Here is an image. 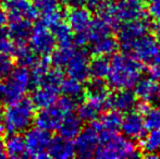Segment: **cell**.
Listing matches in <instances>:
<instances>
[{
    "mask_svg": "<svg viewBox=\"0 0 160 159\" xmlns=\"http://www.w3.org/2000/svg\"><path fill=\"white\" fill-rule=\"evenodd\" d=\"M158 84L152 77L139 79L134 85V94L137 99L144 102H150L156 99Z\"/></svg>",
    "mask_w": 160,
    "mask_h": 159,
    "instance_id": "21",
    "label": "cell"
},
{
    "mask_svg": "<svg viewBox=\"0 0 160 159\" xmlns=\"http://www.w3.org/2000/svg\"><path fill=\"white\" fill-rule=\"evenodd\" d=\"M137 111L142 115L146 130L160 129V107L149 106L148 102H142L137 106Z\"/></svg>",
    "mask_w": 160,
    "mask_h": 159,
    "instance_id": "24",
    "label": "cell"
},
{
    "mask_svg": "<svg viewBox=\"0 0 160 159\" xmlns=\"http://www.w3.org/2000/svg\"><path fill=\"white\" fill-rule=\"evenodd\" d=\"M63 73L61 72V69L56 68V69H49L45 75L39 81L37 86H45L49 87V88L56 89L59 92L60 84H61L62 80H63Z\"/></svg>",
    "mask_w": 160,
    "mask_h": 159,
    "instance_id": "35",
    "label": "cell"
},
{
    "mask_svg": "<svg viewBox=\"0 0 160 159\" xmlns=\"http://www.w3.org/2000/svg\"><path fill=\"white\" fill-rule=\"evenodd\" d=\"M150 30V23L147 17L124 22L118 31L119 47L124 52H130L133 42L143 35L147 34Z\"/></svg>",
    "mask_w": 160,
    "mask_h": 159,
    "instance_id": "5",
    "label": "cell"
},
{
    "mask_svg": "<svg viewBox=\"0 0 160 159\" xmlns=\"http://www.w3.org/2000/svg\"><path fill=\"white\" fill-rule=\"evenodd\" d=\"M102 2V0H87L86 1V6L88 7V9L91 10H95L100 6V3Z\"/></svg>",
    "mask_w": 160,
    "mask_h": 159,
    "instance_id": "44",
    "label": "cell"
},
{
    "mask_svg": "<svg viewBox=\"0 0 160 159\" xmlns=\"http://www.w3.org/2000/svg\"><path fill=\"white\" fill-rule=\"evenodd\" d=\"M4 1H6L4 9L8 13V17H10L11 19L23 17L32 21L38 15L30 0H4Z\"/></svg>",
    "mask_w": 160,
    "mask_h": 159,
    "instance_id": "17",
    "label": "cell"
},
{
    "mask_svg": "<svg viewBox=\"0 0 160 159\" xmlns=\"http://www.w3.org/2000/svg\"><path fill=\"white\" fill-rule=\"evenodd\" d=\"M88 55L84 49H74L72 57L65 66V70L70 77H73L81 82H84L88 79Z\"/></svg>",
    "mask_w": 160,
    "mask_h": 159,
    "instance_id": "11",
    "label": "cell"
},
{
    "mask_svg": "<svg viewBox=\"0 0 160 159\" xmlns=\"http://www.w3.org/2000/svg\"><path fill=\"white\" fill-rule=\"evenodd\" d=\"M55 104L63 111L65 115L73 112L74 109L76 108V99H73V98L69 97V96H65V95L56 100Z\"/></svg>",
    "mask_w": 160,
    "mask_h": 159,
    "instance_id": "39",
    "label": "cell"
},
{
    "mask_svg": "<svg viewBox=\"0 0 160 159\" xmlns=\"http://www.w3.org/2000/svg\"><path fill=\"white\" fill-rule=\"evenodd\" d=\"M74 49L71 46H64V47H60L57 50H53L52 52V58H51V62L55 64L56 68L59 69H64L67 63L69 62L70 58L72 57L74 52Z\"/></svg>",
    "mask_w": 160,
    "mask_h": 159,
    "instance_id": "36",
    "label": "cell"
},
{
    "mask_svg": "<svg viewBox=\"0 0 160 159\" xmlns=\"http://www.w3.org/2000/svg\"><path fill=\"white\" fill-rule=\"evenodd\" d=\"M31 72L26 67L13 69L7 77V81L2 84V99L7 102L19 100L25 96L32 85Z\"/></svg>",
    "mask_w": 160,
    "mask_h": 159,
    "instance_id": "4",
    "label": "cell"
},
{
    "mask_svg": "<svg viewBox=\"0 0 160 159\" xmlns=\"http://www.w3.org/2000/svg\"><path fill=\"white\" fill-rule=\"evenodd\" d=\"M146 9L152 19L157 22L160 21V0H148Z\"/></svg>",
    "mask_w": 160,
    "mask_h": 159,
    "instance_id": "40",
    "label": "cell"
},
{
    "mask_svg": "<svg viewBox=\"0 0 160 159\" xmlns=\"http://www.w3.org/2000/svg\"><path fill=\"white\" fill-rule=\"evenodd\" d=\"M14 50H15L14 42L10 38V36H9L6 31L0 28V52L12 55V53H14Z\"/></svg>",
    "mask_w": 160,
    "mask_h": 159,
    "instance_id": "38",
    "label": "cell"
},
{
    "mask_svg": "<svg viewBox=\"0 0 160 159\" xmlns=\"http://www.w3.org/2000/svg\"><path fill=\"white\" fill-rule=\"evenodd\" d=\"M148 73H149V77H152V79H160V49L157 52L156 57L152 59Z\"/></svg>",
    "mask_w": 160,
    "mask_h": 159,
    "instance_id": "41",
    "label": "cell"
},
{
    "mask_svg": "<svg viewBox=\"0 0 160 159\" xmlns=\"http://www.w3.org/2000/svg\"><path fill=\"white\" fill-rule=\"evenodd\" d=\"M1 1H4V0H0V2H1Z\"/></svg>",
    "mask_w": 160,
    "mask_h": 159,
    "instance_id": "51",
    "label": "cell"
},
{
    "mask_svg": "<svg viewBox=\"0 0 160 159\" xmlns=\"http://www.w3.org/2000/svg\"><path fill=\"white\" fill-rule=\"evenodd\" d=\"M144 67L133 56L120 53L114 55L110 61L107 75L108 86L112 89H131L141 79Z\"/></svg>",
    "mask_w": 160,
    "mask_h": 159,
    "instance_id": "1",
    "label": "cell"
},
{
    "mask_svg": "<svg viewBox=\"0 0 160 159\" xmlns=\"http://www.w3.org/2000/svg\"><path fill=\"white\" fill-rule=\"evenodd\" d=\"M159 156H160V155H159Z\"/></svg>",
    "mask_w": 160,
    "mask_h": 159,
    "instance_id": "52",
    "label": "cell"
},
{
    "mask_svg": "<svg viewBox=\"0 0 160 159\" xmlns=\"http://www.w3.org/2000/svg\"><path fill=\"white\" fill-rule=\"evenodd\" d=\"M28 40L31 42V47L36 51V53L42 57H48L49 55H51L57 45L50 27H48L42 22L37 23L32 28Z\"/></svg>",
    "mask_w": 160,
    "mask_h": 159,
    "instance_id": "7",
    "label": "cell"
},
{
    "mask_svg": "<svg viewBox=\"0 0 160 159\" xmlns=\"http://www.w3.org/2000/svg\"><path fill=\"white\" fill-rule=\"evenodd\" d=\"M158 50V42L156 38L149 34H145L133 42L130 52L142 63H149L156 57Z\"/></svg>",
    "mask_w": 160,
    "mask_h": 159,
    "instance_id": "10",
    "label": "cell"
},
{
    "mask_svg": "<svg viewBox=\"0 0 160 159\" xmlns=\"http://www.w3.org/2000/svg\"><path fill=\"white\" fill-rule=\"evenodd\" d=\"M6 157V152H4V144L3 141L0 138V158Z\"/></svg>",
    "mask_w": 160,
    "mask_h": 159,
    "instance_id": "46",
    "label": "cell"
},
{
    "mask_svg": "<svg viewBox=\"0 0 160 159\" xmlns=\"http://www.w3.org/2000/svg\"><path fill=\"white\" fill-rule=\"evenodd\" d=\"M65 113L56 104L46 108L39 109V112L35 116L34 120L38 127L48 132L57 131Z\"/></svg>",
    "mask_w": 160,
    "mask_h": 159,
    "instance_id": "12",
    "label": "cell"
},
{
    "mask_svg": "<svg viewBox=\"0 0 160 159\" xmlns=\"http://www.w3.org/2000/svg\"><path fill=\"white\" fill-rule=\"evenodd\" d=\"M99 143V132L93 125L82 129L75 136L74 149L75 155L80 158H91L94 156L96 147Z\"/></svg>",
    "mask_w": 160,
    "mask_h": 159,
    "instance_id": "8",
    "label": "cell"
},
{
    "mask_svg": "<svg viewBox=\"0 0 160 159\" xmlns=\"http://www.w3.org/2000/svg\"><path fill=\"white\" fill-rule=\"evenodd\" d=\"M50 133L36 127L26 130L24 141L28 157L42 159L48 157V146L50 143Z\"/></svg>",
    "mask_w": 160,
    "mask_h": 159,
    "instance_id": "6",
    "label": "cell"
},
{
    "mask_svg": "<svg viewBox=\"0 0 160 159\" xmlns=\"http://www.w3.org/2000/svg\"><path fill=\"white\" fill-rule=\"evenodd\" d=\"M35 118V107L31 99L21 98L8 102L2 112L1 127L8 133H22L31 127Z\"/></svg>",
    "mask_w": 160,
    "mask_h": 159,
    "instance_id": "3",
    "label": "cell"
},
{
    "mask_svg": "<svg viewBox=\"0 0 160 159\" xmlns=\"http://www.w3.org/2000/svg\"><path fill=\"white\" fill-rule=\"evenodd\" d=\"M110 68V61L103 56H95L88 63L89 77L94 79L107 77Z\"/></svg>",
    "mask_w": 160,
    "mask_h": 159,
    "instance_id": "33",
    "label": "cell"
},
{
    "mask_svg": "<svg viewBox=\"0 0 160 159\" xmlns=\"http://www.w3.org/2000/svg\"><path fill=\"white\" fill-rule=\"evenodd\" d=\"M57 2H65V0H56Z\"/></svg>",
    "mask_w": 160,
    "mask_h": 159,
    "instance_id": "50",
    "label": "cell"
},
{
    "mask_svg": "<svg viewBox=\"0 0 160 159\" xmlns=\"http://www.w3.org/2000/svg\"><path fill=\"white\" fill-rule=\"evenodd\" d=\"M94 156L101 159H121L137 157L136 147L130 138L117 132L99 131V143Z\"/></svg>",
    "mask_w": 160,
    "mask_h": 159,
    "instance_id": "2",
    "label": "cell"
},
{
    "mask_svg": "<svg viewBox=\"0 0 160 159\" xmlns=\"http://www.w3.org/2000/svg\"><path fill=\"white\" fill-rule=\"evenodd\" d=\"M124 136L130 140H141L145 135V125L142 115L138 111H128L124 118H122L120 127Z\"/></svg>",
    "mask_w": 160,
    "mask_h": 159,
    "instance_id": "13",
    "label": "cell"
},
{
    "mask_svg": "<svg viewBox=\"0 0 160 159\" xmlns=\"http://www.w3.org/2000/svg\"><path fill=\"white\" fill-rule=\"evenodd\" d=\"M32 22L31 20L23 19V17H15L11 19V22L8 27V35L17 45L25 44L28 40L32 33Z\"/></svg>",
    "mask_w": 160,
    "mask_h": 159,
    "instance_id": "16",
    "label": "cell"
},
{
    "mask_svg": "<svg viewBox=\"0 0 160 159\" xmlns=\"http://www.w3.org/2000/svg\"><path fill=\"white\" fill-rule=\"evenodd\" d=\"M112 28L113 27L101 17H98L94 20L92 19L88 28L85 31L87 34V37H88V44H92V42H96V40L100 38H103L106 36H109Z\"/></svg>",
    "mask_w": 160,
    "mask_h": 159,
    "instance_id": "28",
    "label": "cell"
},
{
    "mask_svg": "<svg viewBox=\"0 0 160 159\" xmlns=\"http://www.w3.org/2000/svg\"><path fill=\"white\" fill-rule=\"evenodd\" d=\"M6 156L10 158L28 157L24 137L20 133H9L3 141Z\"/></svg>",
    "mask_w": 160,
    "mask_h": 159,
    "instance_id": "20",
    "label": "cell"
},
{
    "mask_svg": "<svg viewBox=\"0 0 160 159\" xmlns=\"http://www.w3.org/2000/svg\"><path fill=\"white\" fill-rule=\"evenodd\" d=\"M1 97H2V84L0 82V99H1Z\"/></svg>",
    "mask_w": 160,
    "mask_h": 159,
    "instance_id": "48",
    "label": "cell"
},
{
    "mask_svg": "<svg viewBox=\"0 0 160 159\" xmlns=\"http://www.w3.org/2000/svg\"><path fill=\"white\" fill-rule=\"evenodd\" d=\"M136 96L130 89H119L117 93L110 94L106 102V108H111L119 112H128L136 106Z\"/></svg>",
    "mask_w": 160,
    "mask_h": 159,
    "instance_id": "15",
    "label": "cell"
},
{
    "mask_svg": "<svg viewBox=\"0 0 160 159\" xmlns=\"http://www.w3.org/2000/svg\"><path fill=\"white\" fill-rule=\"evenodd\" d=\"M121 122H122V116L121 112L117 110H110L103 113L100 118L92 121L91 124L97 130V131H109L117 132L120 130Z\"/></svg>",
    "mask_w": 160,
    "mask_h": 159,
    "instance_id": "22",
    "label": "cell"
},
{
    "mask_svg": "<svg viewBox=\"0 0 160 159\" xmlns=\"http://www.w3.org/2000/svg\"><path fill=\"white\" fill-rule=\"evenodd\" d=\"M74 156H75L74 144L70 138L59 135L50 140L48 146V157L55 159H69Z\"/></svg>",
    "mask_w": 160,
    "mask_h": 159,
    "instance_id": "18",
    "label": "cell"
},
{
    "mask_svg": "<svg viewBox=\"0 0 160 159\" xmlns=\"http://www.w3.org/2000/svg\"><path fill=\"white\" fill-rule=\"evenodd\" d=\"M103 108L105 107L100 102L86 98L78 107V116L82 121L92 122V121L96 120L99 117V115H100V112L102 111Z\"/></svg>",
    "mask_w": 160,
    "mask_h": 159,
    "instance_id": "29",
    "label": "cell"
},
{
    "mask_svg": "<svg viewBox=\"0 0 160 159\" xmlns=\"http://www.w3.org/2000/svg\"><path fill=\"white\" fill-rule=\"evenodd\" d=\"M91 45V51L94 56H103V57L113 55L119 47L118 40L110 35L96 40Z\"/></svg>",
    "mask_w": 160,
    "mask_h": 159,
    "instance_id": "30",
    "label": "cell"
},
{
    "mask_svg": "<svg viewBox=\"0 0 160 159\" xmlns=\"http://www.w3.org/2000/svg\"><path fill=\"white\" fill-rule=\"evenodd\" d=\"M32 3L37 14L42 15V22L48 27L61 21L62 14L58 4L59 2L56 0H33Z\"/></svg>",
    "mask_w": 160,
    "mask_h": 159,
    "instance_id": "14",
    "label": "cell"
},
{
    "mask_svg": "<svg viewBox=\"0 0 160 159\" xmlns=\"http://www.w3.org/2000/svg\"><path fill=\"white\" fill-rule=\"evenodd\" d=\"M60 92L63 93V95L69 96L73 99H78L84 94V87L81 81L75 80L73 77L63 79L60 84Z\"/></svg>",
    "mask_w": 160,
    "mask_h": 159,
    "instance_id": "34",
    "label": "cell"
},
{
    "mask_svg": "<svg viewBox=\"0 0 160 159\" xmlns=\"http://www.w3.org/2000/svg\"><path fill=\"white\" fill-rule=\"evenodd\" d=\"M157 102H158V104L160 105V83L158 84V89H157V97H156Z\"/></svg>",
    "mask_w": 160,
    "mask_h": 159,
    "instance_id": "47",
    "label": "cell"
},
{
    "mask_svg": "<svg viewBox=\"0 0 160 159\" xmlns=\"http://www.w3.org/2000/svg\"><path fill=\"white\" fill-rule=\"evenodd\" d=\"M14 69V61L9 53L0 52V79L7 77Z\"/></svg>",
    "mask_w": 160,
    "mask_h": 159,
    "instance_id": "37",
    "label": "cell"
},
{
    "mask_svg": "<svg viewBox=\"0 0 160 159\" xmlns=\"http://www.w3.org/2000/svg\"><path fill=\"white\" fill-rule=\"evenodd\" d=\"M114 14L118 24L146 17V4L143 0H119L114 3Z\"/></svg>",
    "mask_w": 160,
    "mask_h": 159,
    "instance_id": "9",
    "label": "cell"
},
{
    "mask_svg": "<svg viewBox=\"0 0 160 159\" xmlns=\"http://www.w3.org/2000/svg\"><path fill=\"white\" fill-rule=\"evenodd\" d=\"M154 32H155V35L154 37L156 38V40L158 42H160V21L157 25H155V28H154Z\"/></svg>",
    "mask_w": 160,
    "mask_h": 159,
    "instance_id": "45",
    "label": "cell"
},
{
    "mask_svg": "<svg viewBox=\"0 0 160 159\" xmlns=\"http://www.w3.org/2000/svg\"><path fill=\"white\" fill-rule=\"evenodd\" d=\"M1 121H2V113L0 112V127H1Z\"/></svg>",
    "mask_w": 160,
    "mask_h": 159,
    "instance_id": "49",
    "label": "cell"
},
{
    "mask_svg": "<svg viewBox=\"0 0 160 159\" xmlns=\"http://www.w3.org/2000/svg\"><path fill=\"white\" fill-rule=\"evenodd\" d=\"M67 21L73 33L84 32L88 28L92 21V14L89 10L78 7V8H72L67 13Z\"/></svg>",
    "mask_w": 160,
    "mask_h": 159,
    "instance_id": "19",
    "label": "cell"
},
{
    "mask_svg": "<svg viewBox=\"0 0 160 159\" xmlns=\"http://www.w3.org/2000/svg\"><path fill=\"white\" fill-rule=\"evenodd\" d=\"M7 22H8V13L6 9L0 7V28H3Z\"/></svg>",
    "mask_w": 160,
    "mask_h": 159,
    "instance_id": "42",
    "label": "cell"
},
{
    "mask_svg": "<svg viewBox=\"0 0 160 159\" xmlns=\"http://www.w3.org/2000/svg\"><path fill=\"white\" fill-rule=\"evenodd\" d=\"M141 149L145 157L156 158L157 153L160 152V129L150 130L147 135H144L141 141Z\"/></svg>",
    "mask_w": 160,
    "mask_h": 159,
    "instance_id": "27",
    "label": "cell"
},
{
    "mask_svg": "<svg viewBox=\"0 0 160 159\" xmlns=\"http://www.w3.org/2000/svg\"><path fill=\"white\" fill-rule=\"evenodd\" d=\"M82 127V120L78 118V115L71 112L64 116L58 130H59L60 135L72 140V138H75V136L80 133Z\"/></svg>",
    "mask_w": 160,
    "mask_h": 159,
    "instance_id": "26",
    "label": "cell"
},
{
    "mask_svg": "<svg viewBox=\"0 0 160 159\" xmlns=\"http://www.w3.org/2000/svg\"><path fill=\"white\" fill-rule=\"evenodd\" d=\"M50 30L52 32L55 39L57 44H59L60 47L64 46H71L73 42V31L69 26L68 23H63L62 21L53 24L50 26Z\"/></svg>",
    "mask_w": 160,
    "mask_h": 159,
    "instance_id": "31",
    "label": "cell"
},
{
    "mask_svg": "<svg viewBox=\"0 0 160 159\" xmlns=\"http://www.w3.org/2000/svg\"><path fill=\"white\" fill-rule=\"evenodd\" d=\"M58 91L49 87L45 86H38L35 91L33 92L31 102H33L34 107L38 109H42L53 105L56 100L58 99L57 97Z\"/></svg>",
    "mask_w": 160,
    "mask_h": 159,
    "instance_id": "25",
    "label": "cell"
},
{
    "mask_svg": "<svg viewBox=\"0 0 160 159\" xmlns=\"http://www.w3.org/2000/svg\"><path fill=\"white\" fill-rule=\"evenodd\" d=\"M14 56L17 58L18 62L20 63V66L26 67V68L35 66L38 60H39L36 51L34 50L32 47L26 46L25 44L15 46Z\"/></svg>",
    "mask_w": 160,
    "mask_h": 159,
    "instance_id": "32",
    "label": "cell"
},
{
    "mask_svg": "<svg viewBox=\"0 0 160 159\" xmlns=\"http://www.w3.org/2000/svg\"><path fill=\"white\" fill-rule=\"evenodd\" d=\"M87 0H65L71 8H78V7H84L86 6Z\"/></svg>",
    "mask_w": 160,
    "mask_h": 159,
    "instance_id": "43",
    "label": "cell"
},
{
    "mask_svg": "<svg viewBox=\"0 0 160 159\" xmlns=\"http://www.w3.org/2000/svg\"><path fill=\"white\" fill-rule=\"evenodd\" d=\"M84 94L86 98L100 102L105 108L107 99L110 95L108 85L103 82L102 79H94V77L87 83L86 87L84 88Z\"/></svg>",
    "mask_w": 160,
    "mask_h": 159,
    "instance_id": "23",
    "label": "cell"
}]
</instances>
